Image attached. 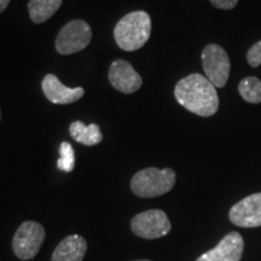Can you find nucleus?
Here are the masks:
<instances>
[{
	"label": "nucleus",
	"mask_w": 261,
	"mask_h": 261,
	"mask_svg": "<svg viewBox=\"0 0 261 261\" xmlns=\"http://www.w3.org/2000/svg\"><path fill=\"white\" fill-rule=\"evenodd\" d=\"M63 0H29L28 11L34 23H44L61 8Z\"/></svg>",
	"instance_id": "nucleus-14"
},
{
	"label": "nucleus",
	"mask_w": 261,
	"mask_h": 261,
	"mask_svg": "<svg viewBox=\"0 0 261 261\" xmlns=\"http://www.w3.org/2000/svg\"><path fill=\"white\" fill-rule=\"evenodd\" d=\"M45 228L37 221H24L16 231L12 250L21 260H31L39 253L45 241Z\"/></svg>",
	"instance_id": "nucleus-5"
},
{
	"label": "nucleus",
	"mask_w": 261,
	"mask_h": 261,
	"mask_svg": "<svg viewBox=\"0 0 261 261\" xmlns=\"http://www.w3.org/2000/svg\"><path fill=\"white\" fill-rule=\"evenodd\" d=\"M243 249V237L238 232H230L217 247L202 254L196 261H240Z\"/></svg>",
	"instance_id": "nucleus-10"
},
{
	"label": "nucleus",
	"mask_w": 261,
	"mask_h": 261,
	"mask_svg": "<svg viewBox=\"0 0 261 261\" xmlns=\"http://www.w3.org/2000/svg\"><path fill=\"white\" fill-rule=\"evenodd\" d=\"M0 120H2V112H0Z\"/></svg>",
	"instance_id": "nucleus-21"
},
{
	"label": "nucleus",
	"mask_w": 261,
	"mask_h": 261,
	"mask_svg": "<svg viewBox=\"0 0 261 261\" xmlns=\"http://www.w3.org/2000/svg\"><path fill=\"white\" fill-rule=\"evenodd\" d=\"M133 233L144 240H156L169 233L172 225L161 210H150L137 214L130 221Z\"/></svg>",
	"instance_id": "nucleus-7"
},
{
	"label": "nucleus",
	"mask_w": 261,
	"mask_h": 261,
	"mask_svg": "<svg viewBox=\"0 0 261 261\" xmlns=\"http://www.w3.org/2000/svg\"><path fill=\"white\" fill-rule=\"evenodd\" d=\"M175 172L171 168H145L137 172L130 180L133 194L142 198H154L167 194L175 185Z\"/></svg>",
	"instance_id": "nucleus-3"
},
{
	"label": "nucleus",
	"mask_w": 261,
	"mask_h": 261,
	"mask_svg": "<svg viewBox=\"0 0 261 261\" xmlns=\"http://www.w3.org/2000/svg\"><path fill=\"white\" fill-rule=\"evenodd\" d=\"M10 2H11V0H0V14H2V12L4 11L6 8H8Z\"/></svg>",
	"instance_id": "nucleus-19"
},
{
	"label": "nucleus",
	"mask_w": 261,
	"mask_h": 261,
	"mask_svg": "<svg viewBox=\"0 0 261 261\" xmlns=\"http://www.w3.org/2000/svg\"><path fill=\"white\" fill-rule=\"evenodd\" d=\"M238 93L244 102L261 104V80L256 76H246L238 84Z\"/></svg>",
	"instance_id": "nucleus-15"
},
{
	"label": "nucleus",
	"mask_w": 261,
	"mask_h": 261,
	"mask_svg": "<svg viewBox=\"0 0 261 261\" xmlns=\"http://www.w3.org/2000/svg\"><path fill=\"white\" fill-rule=\"evenodd\" d=\"M42 92L45 97L54 104H70L79 100L85 94V90L83 87H70L64 86L63 84L58 80V77L54 74H47L44 77L41 84Z\"/></svg>",
	"instance_id": "nucleus-11"
},
{
	"label": "nucleus",
	"mask_w": 261,
	"mask_h": 261,
	"mask_svg": "<svg viewBox=\"0 0 261 261\" xmlns=\"http://www.w3.org/2000/svg\"><path fill=\"white\" fill-rule=\"evenodd\" d=\"M92 39V29L83 19L68 22L58 33L56 50L60 55H73L83 51Z\"/></svg>",
	"instance_id": "nucleus-6"
},
{
	"label": "nucleus",
	"mask_w": 261,
	"mask_h": 261,
	"mask_svg": "<svg viewBox=\"0 0 261 261\" xmlns=\"http://www.w3.org/2000/svg\"><path fill=\"white\" fill-rule=\"evenodd\" d=\"M205 77L217 89L226 86L231 71V61L224 47L218 44H208L201 55Z\"/></svg>",
	"instance_id": "nucleus-4"
},
{
	"label": "nucleus",
	"mask_w": 261,
	"mask_h": 261,
	"mask_svg": "<svg viewBox=\"0 0 261 261\" xmlns=\"http://www.w3.org/2000/svg\"><path fill=\"white\" fill-rule=\"evenodd\" d=\"M86 250V240L79 234H70L56 247L51 261H83Z\"/></svg>",
	"instance_id": "nucleus-12"
},
{
	"label": "nucleus",
	"mask_w": 261,
	"mask_h": 261,
	"mask_svg": "<svg viewBox=\"0 0 261 261\" xmlns=\"http://www.w3.org/2000/svg\"><path fill=\"white\" fill-rule=\"evenodd\" d=\"M137 261H150V260H137Z\"/></svg>",
	"instance_id": "nucleus-20"
},
{
	"label": "nucleus",
	"mask_w": 261,
	"mask_h": 261,
	"mask_svg": "<svg viewBox=\"0 0 261 261\" xmlns=\"http://www.w3.org/2000/svg\"><path fill=\"white\" fill-rule=\"evenodd\" d=\"M151 35V18L145 11H133L117 22L114 38L121 50L137 51L148 42Z\"/></svg>",
	"instance_id": "nucleus-2"
},
{
	"label": "nucleus",
	"mask_w": 261,
	"mask_h": 261,
	"mask_svg": "<svg viewBox=\"0 0 261 261\" xmlns=\"http://www.w3.org/2000/svg\"><path fill=\"white\" fill-rule=\"evenodd\" d=\"M247 62L252 68H257L261 65V40L249 47L247 51Z\"/></svg>",
	"instance_id": "nucleus-17"
},
{
	"label": "nucleus",
	"mask_w": 261,
	"mask_h": 261,
	"mask_svg": "<svg viewBox=\"0 0 261 261\" xmlns=\"http://www.w3.org/2000/svg\"><path fill=\"white\" fill-rule=\"evenodd\" d=\"M61 158L57 161V168L63 172H71L75 167V152L70 143L63 142L60 146Z\"/></svg>",
	"instance_id": "nucleus-16"
},
{
	"label": "nucleus",
	"mask_w": 261,
	"mask_h": 261,
	"mask_svg": "<svg viewBox=\"0 0 261 261\" xmlns=\"http://www.w3.org/2000/svg\"><path fill=\"white\" fill-rule=\"evenodd\" d=\"M69 133L75 142L87 146L97 145L103 140V135L97 123L86 126L81 121H74L69 126Z\"/></svg>",
	"instance_id": "nucleus-13"
},
{
	"label": "nucleus",
	"mask_w": 261,
	"mask_h": 261,
	"mask_svg": "<svg viewBox=\"0 0 261 261\" xmlns=\"http://www.w3.org/2000/svg\"><path fill=\"white\" fill-rule=\"evenodd\" d=\"M174 97L181 107L202 117L213 116L219 109L217 87L202 74L194 73L179 80Z\"/></svg>",
	"instance_id": "nucleus-1"
},
{
	"label": "nucleus",
	"mask_w": 261,
	"mask_h": 261,
	"mask_svg": "<svg viewBox=\"0 0 261 261\" xmlns=\"http://www.w3.org/2000/svg\"><path fill=\"white\" fill-rule=\"evenodd\" d=\"M228 218L231 223L240 227L261 226V192L247 196L233 204L228 212Z\"/></svg>",
	"instance_id": "nucleus-8"
},
{
	"label": "nucleus",
	"mask_w": 261,
	"mask_h": 261,
	"mask_svg": "<svg viewBox=\"0 0 261 261\" xmlns=\"http://www.w3.org/2000/svg\"><path fill=\"white\" fill-rule=\"evenodd\" d=\"M214 8L219 10H232L237 6L238 0H210Z\"/></svg>",
	"instance_id": "nucleus-18"
},
{
	"label": "nucleus",
	"mask_w": 261,
	"mask_h": 261,
	"mask_svg": "<svg viewBox=\"0 0 261 261\" xmlns=\"http://www.w3.org/2000/svg\"><path fill=\"white\" fill-rule=\"evenodd\" d=\"M109 81L114 89L129 94L138 91L143 85L142 76L127 61H114L109 68Z\"/></svg>",
	"instance_id": "nucleus-9"
}]
</instances>
